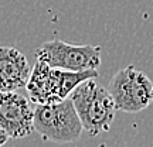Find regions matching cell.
I'll list each match as a JSON object with an SVG mask.
<instances>
[{
    "label": "cell",
    "mask_w": 153,
    "mask_h": 147,
    "mask_svg": "<svg viewBox=\"0 0 153 147\" xmlns=\"http://www.w3.org/2000/svg\"><path fill=\"white\" fill-rule=\"evenodd\" d=\"M89 78H98V69L91 71H67L50 66L37 60L31 68L27 88L30 99L34 103H54L64 100L81 82Z\"/></svg>",
    "instance_id": "2"
},
{
    "label": "cell",
    "mask_w": 153,
    "mask_h": 147,
    "mask_svg": "<svg viewBox=\"0 0 153 147\" xmlns=\"http://www.w3.org/2000/svg\"><path fill=\"white\" fill-rule=\"evenodd\" d=\"M31 66L26 55L14 47H0V91H20L26 88Z\"/></svg>",
    "instance_id": "7"
},
{
    "label": "cell",
    "mask_w": 153,
    "mask_h": 147,
    "mask_svg": "<svg viewBox=\"0 0 153 147\" xmlns=\"http://www.w3.org/2000/svg\"><path fill=\"white\" fill-rule=\"evenodd\" d=\"M99 45L71 44L61 40H50L36 49L37 60L47 62L50 66L67 71H91L101 65Z\"/></svg>",
    "instance_id": "5"
},
{
    "label": "cell",
    "mask_w": 153,
    "mask_h": 147,
    "mask_svg": "<svg viewBox=\"0 0 153 147\" xmlns=\"http://www.w3.org/2000/svg\"><path fill=\"white\" fill-rule=\"evenodd\" d=\"M34 109L17 91H0V127L10 139H24L34 131Z\"/></svg>",
    "instance_id": "6"
},
{
    "label": "cell",
    "mask_w": 153,
    "mask_h": 147,
    "mask_svg": "<svg viewBox=\"0 0 153 147\" xmlns=\"http://www.w3.org/2000/svg\"><path fill=\"white\" fill-rule=\"evenodd\" d=\"M108 91L116 110L139 113L153 102V82L145 72L128 65L116 72L109 82Z\"/></svg>",
    "instance_id": "4"
},
{
    "label": "cell",
    "mask_w": 153,
    "mask_h": 147,
    "mask_svg": "<svg viewBox=\"0 0 153 147\" xmlns=\"http://www.w3.org/2000/svg\"><path fill=\"white\" fill-rule=\"evenodd\" d=\"M68 98L81 120L82 129L89 136H99L111 129L116 113L114 98L95 78L81 82Z\"/></svg>",
    "instance_id": "1"
},
{
    "label": "cell",
    "mask_w": 153,
    "mask_h": 147,
    "mask_svg": "<svg viewBox=\"0 0 153 147\" xmlns=\"http://www.w3.org/2000/svg\"><path fill=\"white\" fill-rule=\"evenodd\" d=\"M9 139H10V137H9V134H7V133H6V131L0 127V147L4 146L6 143L9 142Z\"/></svg>",
    "instance_id": "8"
},
{
    "label": "cell",
    "mask_w": 153,
    "mask_h": 147,
    "mask_svg": "<svg viewBox=\"0 0 153 147\" xmlns=\"http://www.w3.org/2000/svg\"><path fill=\"white\" fill-rule=\"evenodd\" d=\"M33 122L34 130L45 142L74 143L84 130L70 98L54 103H37Z\"/></svg>",
    "instance_id": "3"
}]
</instances>
